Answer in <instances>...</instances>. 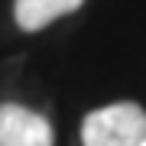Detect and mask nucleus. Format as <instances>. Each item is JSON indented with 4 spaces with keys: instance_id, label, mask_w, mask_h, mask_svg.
Masks as SVG:
<instances>
[{
    "instance_id": "2",
    "label": "nucleus",
    "mask_w": 146,
    "mask_h": 146,
    "mask_svg": "<svg viewBox=\"0 0 146 146\" xmlns=\"http://www.w3.org/2000/svg\"><path fill=\"white\" fill-rule=\"evenodd\" d=\"M0 146H55L52 123L23 104H0Z\"/></svg>"
},
{
    "instance_id": "3",
    "label": "nucleus",
    "mask_w": 146,
    "mask_h": 146,
    "mask_svg": "<svg viewBox=\"0 0 146 146\" xmlns=\"http://www.w3.org/2000/svg\"><path fill=\"white\" fill-rule=\"evenodd\" d=\"M81 3L84 0H16L13 3V16H16V26L20 29L39 33L49 23H55L58 16L75 13Z\"/></svg>"
},
{
    "instance_id": "1",
    "label": "nucleus",
    "mask_w": 146,
    "mask_h": 146,
    "mask_svg": "<svg viewBox=\"0 0 146 146\" xmlns=\"http://www.w3.org/2000/svg\"><path fill=\"white\" fill-rule=\"evenodd\" d=\"M84 146H146V110L140 104H110L91 110L81 127Z\"/></svg>"
}]
</instances>
